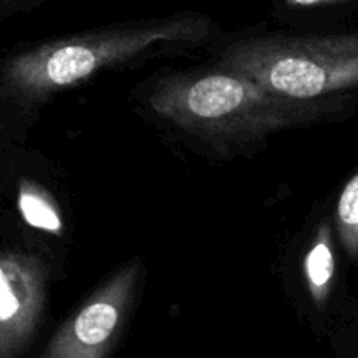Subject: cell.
<instances>
[{
	"instance_id": "52a82bcc",
	"label": "cell",
	"mask_w": 358,
	"mask_h": 358,
	"mask_svg": "<svg viewBox=\"0 0 358 358\" xmlns=\"http://www.w3.org/2000/svg\"><path fill=\"white\" fill-rule=\"evenodd\" d=\"M17 208L21 217L34 229L45 231L49 234H59L65 229L62 212L52 196L30 180H23L17 189Z\"/></svg>"
},
{
	"instance_id": "ba28073f",
	"label": "cell",
	"mask_w": 358,
	"mask_h": 358,
	"mask_svg": "<svg viewBox=\"0 0 358 358\" xmlns=\"http://www.w3.org/2000/svg\"><path fill=\"white\" fill-rule=\"evenodd\" d=\"M334 220L343 248L352 261L358 262V170L343 185Z\"/></svg>"
},
{
	"instance_id": "7a4b0ae2",
	"label": "cell",
	"mask_w": 358,
	"mask_h": 358,
	"mask_svg": "<svg viewBox=\"0 0 358 358\" xmlns=\"http://www.w3.org/2000/svg\"><path fill=\"white\" fill-rule=\"evenodd\" d=\"M208 35L210 21L192 14L69 35L10 58L3 69V84L21 101H42L91 79L103 69L177 45L198 44Z\"/></svg>"
},
{
	"instance_id": "5b68a950",
	"label": "cell",
	"mask_w": 358,
	"mask_h": 358,
	"mask_svg": "<svg viewBox=\"0 0 358 358\" xmlns=\"http://www.w3.org/2000/svg\"><path fill=\"white\" fill-rule=\"evenodd\" d=\"M45 306V269L41 259L0 254V358L24 352Z\"/></svg>"
},
{
	"instance_id": "9c48e42d",
	"label": "cell",
	"mask_w": 358,
	"mask_h": 358,
	"mask_svg": "<svg viewBox=\"0 0 358 358\" xmlns=\"http://www.w3.org/2000/svg\"><path fill=\"white\" fill-rule=\"evenodd\" d=\"M287 6L290 7H317V6H325V3H338V2H348V0H285Z\"/></svg>"
},
{
	"instance_id": "277c9868",
	"label": "cell",
	"mask_w": 358,
	"mask_h": 358,
	"mask_svg": "<svg viewBox=\"0 0 358 358\" xmlns=\"http://www.w3.org/2000/svg\"><path fill=\"white\" fill-rule=\"evenodd\" d=\"M138 278V261L119 269L58 329L42 352V358L107 357L124 324Z\"/></svg>"
},
{
	"instance_id": "30bf717a",
	"label": "cell",
	"mask_w": 358,
	"mask_h": 358,
	"mask_svg": "<svg viewBox=\"0 0 358 358\" xmlns=\"http://www.w3.org/2000/svg\"><path fill=\"white\" fill-rule=\"evenodd\" d=\"M2 3H14V2H24V0H0Z\"/></svg>"
},
{
	"instance_id": "6da1fadb",
	"label": "cell",
	"mask_w": 358,
	"mask_h": 358,
	"mask_svg": "<svg viewBox=\"0 0 358 358\" xmlns=\"http://www.w3.org/2000/svg\"><path fill=\"white\" fill-rule=\"evenodd\" d=\"M147 103L168 124L217 149L250 147L273 133L336 117L329 108L278 96L222 66L164 76Z\"/></svg>"
},
{
	"instance_id": "8992f818",
	"label": "cell",
	"mask_w": 358,
	"mask_h": 358,
	"mask_svg": "<svg viewBox=\"0 0 358 358\" xmlns=\"http://www.w3.org/2000/svg\"><path fill=\"white\" fill-rule=\"evenodd\" d=\"M304 278L308 292L317 308H324L331 297L336 278V254L332 231L327 222L320 224L304 257Z\"/></svg>"
},
{
	"instance_id": "3957f363",
	"label": "cell",
	"mask_w": 358,
	"mask_h": 358,
	"mask_svg": "<svg viewBox=\"0 0 358 358\" xmlns=\"http://www.w3.org/2000/svg\"><path fill=\"white\" fill-rule=\"evenodd\" d=\"M217 66L278 96L329 108L336 117L358 101V31L241 38L227 45Z\"/></svg>"
}]
</instances>
